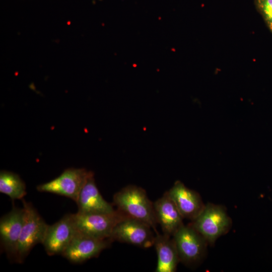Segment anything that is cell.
Wrapping results in <instances>:
<instances>
[{
  "mask_svg": "<svg viewBox=\"0 0 272 272\" xmlns=\"http://www.w3.org/2000/svg\"><path fill=\"white\" fill-rule=\"evenodd\" d=\"M77 231L95 237L109 238L116 225L127 216L116 210L111 213L74 214Z\"/></svg>",
  "mask_w": 272,
  "mask_h": 272,
  "instance_id": "5",
  "label": "cell"
},
{
  "mask_svg": "<svg viewBox=\"0 0 272 272\" xmlns=\"http://www.w3.org/2000/svg\"><path fill=\"white\" fill-rule=\"evenodd\" d=\"M25 218V209L13 206L0 219V239L3 250L15 262L18 244Z\"/></svg>",
  "mask_w": 272,
  "mask_h": 272,
  "instance_id": "9",
  "label": "cell"
},
{
  "mask_svg": "<svg viewBox=\"0 0 272 272\" xmlns=\"http://www.w3.org/2000/svg\"><path fill=\"white\" fill-rule=\"evenodd\" d=\"M254 5L266 27L272 33V0H254Z\"/></svg>",
  "mask_w": 272,
  "mask_h": 272,
  "instance_id": "16",
  "label": "cell"
},
{
  "mask_svg": "<svg viewBox=\"0 0 272 272\" xmlns=\"http://www.w3.org/2000/svg\"><path fill=\"white\" fill-rule=\"evenodd\" d=\"M73 214H66L56 223L48 225L42 243L48 255H61L71 241L77 231Z\"/></svg>",
  "mask_w": 272,
  "mask_h": 272,
  "instance_id": "10",
  "label": "cell"
},
{
  "mask_svg": "<svg viewBox=\"0 0 272 272\" xmlns=\"http://www.w3.org/2000/svg\"><path fill=\"white\" fill-rule=\"evenodd\" d=\"M167 191L183 219L193 221L205 207L199 193L180 181H175Z\"/></svg>",
  "mask_w": 272,
  "mask_h": 272,
  "instance_id": "12",
  "label": "cell"
},
{
  "mask_svg": "<svg viewBox=\"0 0 272 272\" xmlns=\"http://www.w3.org/2000/svg\"><path fill=\"white\" fill-rule=\"evenodd\" d=\"M154 208L163 233L173 236L183 225V218L167 191L154 202Z\"/></svg>",
  "mask_w": 272,
  "mask_h": 272,
  "instance_id": "13",
  "label": "cell"
},
{
  "mask_svg": "<svg viewBox=\"0 0 272 272\" xmlns=\"http://www.w3.org/2000/svg\"><path fill=\"white\" fill-rule=\"evenodd\" d=\"M89 173L85 168H67L53 180L37 185L36 189L64 196L76 202Z\"/></svg>",
  "mask_w": 272,
  "mask_h": 272,
  "instance_id": "8",
  "label": "cell"
},
{
  "mask_svg": "<svg viewBox=\"0 0 272 272\" xmlns=\"http://www.w3.org/2000/svg\"><path fill=\"white\" fill-rule=\"evenodd\" d=\"M152 229L144 222L127 217L116 225L110 238L113 242L116 241L148 248L154 246L155 239Z\"/></svg>",
  "mask_w": 272,
  "mask_h": 272,
  "instance_id": "6",
  "label": "cell"
},
{
  "mask_svg": "<svg viewBox=\"0 0 272 272\" xmlns=\"http://www.w3.org/2000/svg\"><path fill=\"white\" fill-rule=\"evenodd\" d=\"M180 262L192 266L205 257L208 243L189 224L182 225L172 236Z\"/></svg>",
  "mask_w": 272,
  "mask_h": 272,
  "instance_id": "4",
  "label": "cell"
},
{
  "mask_svg": "<svg viewBox=\"0 0 272 272\" xmlns=\"http://www.w3.org/2000/svg\"><path fill=\"white\" fill-rule=\"evenodd\" d=\"M25 209L24 224L19 240L15 262L22 263L32 248L42 243L48 225L31 202L22 200Z\"/></svg>",
  "mask_w": 272,
  "mask_h": 272,
  "instance_id": "2",
  "label": "cell"
},
{
  "mask_svg": "<svg viewBox=\"0 0 272 272\" xmlns=\"http://www.w3.org/2000/svg\"><path fill=\"white\" fill-rule=\"evenodd\" d=\"M232 223L225 207L208 203L190 224L213 245L219 237L228 232Z\"/></svg>",
  "mask_w": 272,
  "mask_h": 272,
  "instance_id": "3",
  "label": "cell"
},
{
  "mask_svg": "<svg viewBox=\"0 0 272 272\" xmlns=\"http://www.w3.org/2000/svg\"><path fill=\"white\" fill-rule=\"evenodd\" d=\"M76 202L79 213H111L116 210L113 204L107 201L101 195L95 182L94 174L90 171Z\"/></svg>",
  "mask_w": 272,
  "mask_h": 272,
  "instance_id": "11",
  "label": "cell"
},
{
  "mask_svg": "<svg viewBox=\"0 0 272 272\" xmlns=\"http://www.w3.org/2000/svg\"><path fill=\"white\" fill-rule=\"evenodd\" d=\"M112 242L110 238H99L77 231L61 255L71 263H82L98 257Z\"/></svg>",
  "mask_w": 272,
  "mask_h": 272,
  "instance_id": "7",
  "label": "cell"
},
{
  "mask_svg": "<svg viewBox=\"0 0 272 272\" xmlns=\"http://www.w3.org/2000/svg\"><path fill=\"white\" fill-rule=\"evenodd\" d=\"M113 200L117 210L128 217L148 224L158 233L154 203L144 189L134 185H127L114 194Z\"/></svg>",
  "mask_w": 272,
  "mask_h": 272,
  "instance_id": "1",
  "label": "cell"
},
{
  "mask_svg": "<svg viewBox=\"0 0 272 272\" xmlns=\"http://www.w3.org/2000/svg\"><path fill=\"white\" fill-rule=\"evenodd\" d=\"M154 246L157 254L155 271H176L180 260L172 236L156 233Z\"/></svg>",
  "mask_w": 272,
  "mask_h": 272,
  "instance_id": "14",
  "label": "cell"
},
{
  "mask_svg": "<svg viewBox=\"0 0 272 272\" xmlns=\"http://www.w3.org/2000/svg\"><path fill=\"white\" fill-rule=\"evenodd\" d=\"M0 192L12 199H22L27 194L24 181L17 173L2 170L0 172Z\"/></svg>",
  "mask_w": 272,
  "mask_h": 272,
  "instance_id": "15",
  "label": "cell"
}]
</instances>
